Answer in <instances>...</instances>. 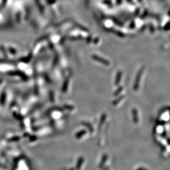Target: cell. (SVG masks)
<instances>
[{
    "label": "cell",
    "instance_id": "6da1fadb",
    "mask_svg": "<svg viewBox=\"0 0 170 170\" xmlns=\"http://www.w3.org/2000/svg\"><path fill=\"white\" fill-rule=\"evenodd\" d=\"M141 75H142V71H139V72L138 73L137 75H136V79L135 80L134 84V85H133V90L134 91L137 90L139 88V87Z\"/></svg>",
    "mask_w": 170,
    "mask_h": 170
},
{
    "label": "cell",
    "instance_id": "7a4b0ae2",
    "mask_svg": "<svg viewBox=\"0 0 170 170\" xmlns=\"http://www.w3.org/2000/svg\"><path fill=\"white\" fill-rule=\"evenodd\" d=\"M107 158H108V155H107V154H103L101 161H100V164H99V165H98V168L100 169L104 168L105 165V164H106V162L107 160Z\"/></svg>",
    "mask_w": 170,
    "mask_h": 170
},
{
    "label": "cell",
    "instance_id": "3957f363",
    "mask_svg": "<svg viewBox=\"0 0 170 170\" xmlns=\"http://www.w3.org/2000/svg\"><path fill=\"white\" fill-rule=\"evenodd\" d=\"M132 117H133V122L134 124H137L139 121L138 118V114L137 109L135 108H133L132 111Z\"/></svg>",
    "mask_w": 170,
    "mask_h": 170
},
{
    "label": "cell",
    "instance_id": "277c9868",
    "mask_svg": "<svg viewBox=\"0 0 170 170\" xmlns=\"http://www.w3.org/2000/svg\"><path fill=\"white\" fill-rule=\"evenodd\" d=\"M84 161V158L83 156H80V157L78 158L77 164H76V166H75L76 170H80L83 164Z\"/></svg>",
    "mask_w": 170,
    "mask_h": 170
},
{
    "label": "cell",
    "instance_id": "5b68a950",
    "mask_svg": "<svg viewBox=\"0 0 170 170\" xmlns=\"http://www.w3.org/2000/svg\"><path fill=\"white\" fill-rule=\"evenodd\" d=\"M106 118H107L106 114L105 113H103L102 115L101 116V118H100L99 125H98V129H99V130L101 129L102 126H103V124H104V123H105V121H106Z\"/></svg>",
    "mask_w": 170,
    "mask_h": 170
},
{
    "label": "cell",
    "instance_id": "8992f818",
    "mask_svg": "<svg viewBox=\"0 0 170 170\" xmlns=\"http://www.w3.org/2000/svg\"><path fill=\"white\" fill-rule=\"evenodd\" d=\"M86 133V131L85 130V129H82V130H80L79 132H78L76 133V134H75V138L76 139H79L81 138L82 136H83Z\"/></svg>",
    "mask_w": 170,
    "mask_h": 170
},
{
    "label": "cell",
    "instance_id": "52a82bcc",
    "mask_svg": "<svg viewBox=\"0 0 170 170\" xmlns=\"http://www.w3.org/2000/svg\"><path fill=\"white\" fill-rule=\"evenodd\" d=\"M82 124L85 127H86L88 129V130L89 131V132H90V133H92L93 132H94V128H93V127L92 125L91 124V123H89L88 122H83L82 123Z\"/></svg>",
    "mask_w": 170,
    "mask_h": 170
},
{
    "label": "cell",
    "instance_id": "ba28073f",
    "mask_svg": "<svg viewBox=\"0 0 170 170\" xmlns=\"http://www.w3.org/2000/svg\"><path fill=\"white\" fill-rule=\"evenodd\" d=\"M124 95H120L118 97H117V99H116L113 101H112V105H113V106H116V105H117L118 104H119V103L122 100L124 99Z\"/></svg>",
    "mask_w": 170,
    "mask_h": 170
},
{
    "label": "cell",
    "instance_id": "9c48e42d",
    "mask_svg": "<svg viewBox=\"0 0 170 170\" xmlns=\"http://www.w3.org/2000/svg\"><path fill=\"white\" fill-rule=\"evenodd\" d=\"M68 84H69V80L68 79H67L65 81H64V83L63 84V86H62V92L64 93L67 92V89H68Z\"/></svg>",
    "mask_w": 170,
    "mask_h": 170
},
{
    "label": "cell",
    "instance_id": "30bf717a",
    "mask_svg": "<svg viewBox=\"0 0 170 170\" xmlns=\"http://www.w3.org/2000/svg\"><path fill=\"white\" fill-rule=\"evenodd\" d=\"M123 89V88L122 86H121L120 87H118L117 89H116V91L113 93L114 97H117V96L121 94V93Z\"/></svg>",
    "mask_w": 170,
    "mask_h": 170
},
{
    "label": "cell",
    "instance_id": "8fae6325",
    "mask_svg": "<svg viewBox=\"0 0 170 170\" xmlns=\"http://www.w3.org/2000/svg\"><path fill=\"white\" fill-rule=\"evenodd\" d=\"M121 73L119 72L117 73V77H116V80H115V85H118L120 83V82L121 80Z\"/></svg>",
    "mask_w": 170,
    "mask_h": 170
},
{
    "label": "cell",
    "instance_id": "7c38bea8",
    "mask_svg": "<svg viewBox=\"0 0 170 170\" xmlns=\"http://www.w3.org/2000/svg\"><path fill=\"white\" fill-rule=\"evenodd\" d=\"M64 109H67V110H68V111H73L74 109V107L73 106H72V105H68V104H66V105H64Z\"/></svg>",
    "mask_w": 170,
    "mask_h": 170
},
{
    "label": "cell",
    "instance_id": "4fadbf2b",
    "mask_svg": "<svg viewBox=\"0 0 170 170\" xmlns=\"http://www.w3.org/2000/svg\"><path fill=\"white\" fill-rule=\"evenodd\" d=\"M50 101L51 102L54 101V97H53V92H50Z\"/></svg>",
    "mask_w": 170,
    "mask_h": 170
},
{
    "label": "cell",
    "instance_id": "5bb4252c",
    "mask_svg": "<svg viewBox=\"0 0 170 170\" xmlns=\"http://www.w3.org/2000/svg\"><path fill=\"white\" fill-rule=\"evenodd\" d=\"M136 170H147L146 169L144 168V167H139V168H138V169H136Z\"/></svg>",
    "mask_w": 170,
    "mask_h": 170
},
{
    "label": "cell",
    "instance_id": "9a60e30c",
    "mask_svg": "<svg viewBox=\"0 0 170 170\" xmlns=\"http://www.w3.org/2000/svg\"><path fill=\"white\" fill-rule=\"evenodd\" d=\"M109 170V167H104V169L103 170Z\"/></svg>",
    "mask_w": 170,
    "mask_h": 170
},
{
    "label": "cell",
    "instance_id": "2e32d148",
    "mask_svg": "<svg viewBox=\"0 0 170 170\" xmlns=\"http://www.w3.org/2000/svg\"><path fill=\"white\" fill-rule=\"evenodd\" d=\"M69 170H74V169L73 168H71Z\"/></svg>",
    "mask_w": 170,
    "mask_h": 170
}]
</instances>
